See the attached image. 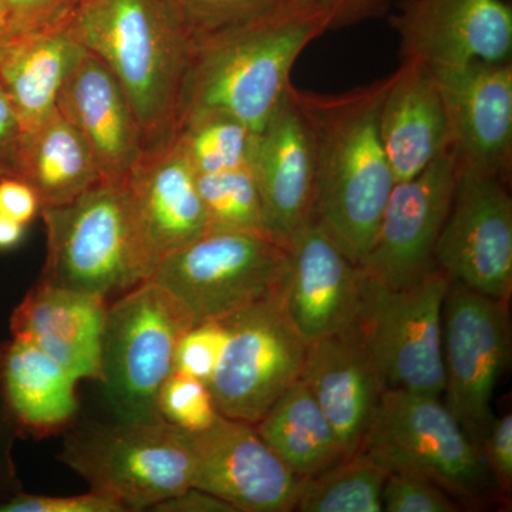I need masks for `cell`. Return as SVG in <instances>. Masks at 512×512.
Here are the masks:
<instances>
[{
	"mask_svg": "<svg viewBox=\"0 0 512 512\" xmlns=\"http://www.w3.org/2000/svg\"><path fill=\"white\" fill-rule=\"evenodd\" d=\"M328 30L316 6L282 0L254 19L194 40L175 134L208 114H224L259 133L288 94L298 57Z\"/></svg>",
	"mask_w": 512,
	"mask_h": 512,
	"instance_id": "1",
	"label": "cell"
},
{
	"mask_svg": "<svg viewBox=\"0 0 512 512\" xmlns=\"http://www.w3.org/2000/svg\"><path fill=\"white\" fill-rule=\"evenodd\" d=\"M390 79L392 73L338 94L292 87L315 138L312 222L359 265L372 249L396 185L379 124Z\"/></svg>",
	"mask_w": 512,
	"mask_h": 512,
	"instance_id": "2",
	"label": "cell"
},
{
	"mask_svg": "<svg viewBox=\"0 0 512 512\" xmlns=\"http://www.w3.org/2000/svg\"><path fill=\"white\" fill-rule=\"evenodd\" d=\"M72 28L123 87L146 148L174 138L194 40L170 0H77Z\"/></svg>",
	"mask_w": 512,
	"mask_h": 512,
	"instance_id": "3",
	"label": "cell"
},
{
	"mask_svg": "<svg viewBox=\"0 0 512 512\" xmlns=\"http://www.w3.org/2000/svg\"><path fill=\"white\" fill-rule=\"evenodd\" d=\"M46 261L39 282L107 302L147 281L126 181L103 180L67 204L43 208Z\"/></svg>",
	"mask_w": 512,
	"mask_h": 512,
	"instance_id": "4",
	"label": "cell"
},
{
	"mask_svg": "<svg viewBox=\"0 0 512 512\" xmlns=\"http://www.w3.org/2000/svg\"><path fill=\"white\" fill-rule=\"evenodd\" d=\"M63 434L60 461L128 512L153 511L192 487L187 431L163 419L74 420Z\"/></svg>",
	"mask_w": 512,
	"mask_h": 512,
	"instance_id": "5",
	"label": "cell"
},
{
	"mask_svg": "<svg viewBox=\"0 0 512 512\" xmlns=\"http://www.w3.org/2000/svg\"><path fill=\"white\" fill-rule=\"evenodd\" d=\"M362 451L389 473L436 485L464 510L505 501L483 454L440 396L384 390Z\"/></svg>",
	"mask_w": 512,
	"mask_h": 512,
	"instance_id": "6",
	"label": "cell"
},
{
	"mask_svg": "<svg viewBox=\"0 0 512 512\" xmlns=\"http://www.w3.org/2000/svg\"><path fill=\"white\" fill-rule=\"evenodd\" d=\"M194 325L183 303L153 279L107 305L101 332V386L114 417L160 420L158 393L174 370L175 352Z\"/></svg>",
	"mask_w": 512,
	"mask_h": 512,
	"instance_id": "7",
	"label": "cell"
},
{
	"mask_svg": "<svg viewBox=\"0 0 512 512\" xmlns=\"http://www.w3.org/2000/svg\"><path fill=\"white\" fill-rule=\"evenodd\" d=\"M289 247L266 235L210 229L165 256L150 279L178 299L194 323L224 320L284 295Z\"/></svg>",
	"mask_w": 512,
	"mask_h": 512,
	"instance_id": "8",
	"label": "cell"
},
{
	"mask_svg": "<svg viewBox=\"0 0 512 512\" xmlns=\"http://www.w3.org/2000/svg\"><path fill=\"white\" fill-rule=\"evenodd\" d=\"M224 323L227 340L208 387L222 416L255 424L302 379L309 343L286 311L284 295Z\"/></svg>",
	"mask_w": 512,
	"mask_h": 512,
	"instance_id": "9",
	"label": "cell"
},
{
	"mask_svg": "<svg viewBox=\"0 0 512 512\" xmlns=\"http://www.w3.org/2000/svg\"><path fill=\"white\" fill-rule=\"evenodd\" d=\"M450 284L437 266L404 288H386L367 276L359 325L386 390L444 393L443 305Z\"/></svg>",
	"mask_w": 512,
	"mask_h": 512,
	"instance_id": "10",
	"label": "cell"
},
{
	"mask_svg": "<svg viewBox=\"0 0 512 512\" xmlns=\"http://www.w3.org/2000/svg\"><path fill=\"white\" fill-rule=\"evenodd\" d=\"M511 360L508 302L451 281L443 305L447 407L481 451L493 397Z\"/></svg>",
	"mask_w": 512,
	"mask_h": 512,
	"instance_id": "11",
	"label": "cell"
},
{
	"mask_svg": "<svg viewBox=\"0 0 512 512\" xmlns=\"http://www.w3.org/2000/svg\"><path fill=\"white\" fill-rule=\"evenodd\" d=\"M507 181L457 170L456 188L434 261L450 281L510 303L512 198Z\"/></svg>",
	"mask_w": 512,
	"mask_h": 512,
	"instance_id": "12",
	"label": "cell"
},
{
	"mask_svg": "<svg viewBox=\"0 0 512 512\" xmlns=\"http://www.w3.org/2000/svg\"><path fill=\"white\" fill-rule=\"evenodd\" d=\"M456 181V158L448 150L416 177L394 185L372 249L360 264L370 279L386 288H404L436 268L434 251Z\"/></svg>",
	"mask_w": 512,
	"mask_h": 512,
	"instance_id": "13",
	"label": "cell"
},
{
	"mask_svg": "<svg viewBox=\"0 0 512 512\" xmlns=\"http://www.w3.org/2000/svg\"><path fill=\"white\" fill-rule=\"evenodd\" d=\"M446 110L457 170L510 183L512 63L468 62L430 67Z\"/></svg>",
	"mask_w": 512,
	"mask_h": 512,
	"instance_id": "14",
	"label": "cell"
},
{
	"mask_svg": "<svg viewBox=\"0 0 512 512\" xmlns=\"http://www.w3.org/2000/svg\"><path fill=\"white\" fill-rule=\"evenodd\" d=\"M192 487L224 498L238 512L292 511L301 477L259 436L254 424L218 417L204 431L187 433Z\"/></svg>",
	"mask_w": 512,
	"mask_h": 512,
	"instance_id": "15",
	"label": "cell"
},
{
	"mask_svg": "<svg viewBox=\"0 0 512 512\" xmlns=\"http://www.w3.org/2000/svg\"><path fill=\"white\" fill-rule=\"evenodd\" d=\"M390 25L402 60L429 67L511 62L512 8L505 0H400Z\"/></svg>",
	"mask_w": 512,
	"mask_h": 512,
	"instance_id": "16",
	"label": "cell"
},
{
	"mask_svg": "<svg viewBox=\"0 0 512 512\" xmlns=\"http://www.w3.org/2000/svg\"><path fill=\"white\" fill-rule=\"evenodd\" d=\"M292 87L274 116L255 134L249 160L266 225L286 247L311 224L316 191L315 138Z\"/></svg>",
	"mask_w": 512,
	"mask_h": 512,
	"instance_id": "17",
	"label": "cell"
},
{
	"mask_svg": "<svg viewBox=\"0 0 512 512\" xmlns=\"http://www.w3.org/2000/svg\"><path fill=\"white\" fill-rule=\"evenodd\" d=\"M365 269L315 224L289 242L286 311L306 342L328 338L355 325L365 305Z\"/></svg>",
	"mask_w": 512,
	"mask_h": 512,
	"instance_id": "18",
	"label": "cell"
},
{
	"mask_svg": "<svg viewBox=\"0 0 512 512\" xmlns=\"http://www.w3.org/2000/svg\"><path fill=\"white\" fill-rule=\"evenodd\" d=\"M124 181L151 275L210 229L197 174L175 137L146 148Z\"/></svg>",
	"mask_w": 512,
	"mask_h": 512,
	"instance_id": "19",
	"label": "cell"
},
{
	"mask_svg": "<svg viewBox=\"0 0 512 512\" xmlns=\"http://www.w3.org/2000/svg\"><path fill=\"white\" fill-rule=\"evenodd\" d=\"M302 379L328 417L346 456L360 453L386 387L359 320L309 343Z\"/></svg>",
	"mask_w": 512,
	"mask_h": 512,
	"instance_id": "20",
	"label": "cell"
},
{
	"mask_svg": "<svg viewBox=\"0 0 512 512\" xmlns=\"http://www.w3.org/2000/svg\"><path fill=\"white\" fill-rule=\"evenodd\" d=\"M57 110L86 141L103 180H126L146 143L123 87L89 50L64 82Z\"/></svg>",
	"mask_w": 512,
	"mask_h": 512,
	"instance_id": "21",
	"label": "cell"
},
{
	"mask_svg": "<svg viewBox=\"0 0 512 512\" xmlns=\"http://www.w3.org/2000/svg\"><path fill=\"white\" fill-rule=\"evenodd\" d=\"M109 302L37 281L12 313L13 338L56 360L79 382L101 383V332Z\"/></svg>",
	"mask_w": 512,
	"mask_h": 512,
	"instance_id": "22",
	"label": "cell"
},
{
	"mask_svg": "<svg viewBox=\"0 0 512 512\" xmlns=\"http://www.w3.org/2000/svg\"><path fill=\"white\" fill-rule=\"evenodd\" d=\"M379 124L396 183L416 177L450 150L446 110L429 66L402 60L384 94Z\"/></svg>",
	"mask_w": 512,
	"mask_h": 512,
	"instance_id": "23",
	"label": "cell"
},
{
	"mask_svg": "<svg viewBox=\"0 0 512 512\" xmlns=\"http://www.w3.org/2000/svg\"><path fill=\"white\" fill-rule=\"evenodd\" d=\"M77 380L26 340L0 345V409L19 437L64 433L76 420Z\"/></svg>",
	"mask_w": 512,
	"mask_h": 512,
	"instance_id": "24",
	"label": "cell"
},
{
	"mask_svg": "<svg viewBox=\"0 0 512 512\" xmlns=\"http://www.w3.org/2000/svg\"><path fill=\"white\" fill-rule=\"evenodd\" d=\"M86 52L72 28V16L15 36L3 49L0 86L12 101L25 133L55 113L64 82Z\"/></svg>",
	"mask_w": 512,
	"mask_h": 512,
	"instance_id": "25",
	"label": "cell"
},
{
	"mask_svg": "<svg viewBox=\"0 0 512 512\" xmlns=\"http://www.w3.org/2000/svg\"><path fill=\"white\" fill-rule=\"evenodd\" d=\"M18 177L36 191L42 210L67 204L103 181L86 141L59 110L23 136Z\"/></svg>",
	"mask_w": 512,
	"mask_h": 512,
	"instance_id": "26",
	"label": "cell"
},
{
	"mask_svg": "<svg viewBox=\"0 0 512 512\" xmlns=\"http://www.w3.org/2000/svg\"><path fill=\"white\" fill-rule=\"evenodd\" d=\"M254 426L298 477L313 476L346 457L332 424L303 379L286 390Z\"/></svg>",
	"mask_w": 512,
	"mask_h": 512,
	"instance_id": "27",
	"label": "cell"
},
{
	"mask_svg": "<svg viewBox=\"0 0 512 512\" xmlns=\"http://www.w3.org/2000/svg\"><path fill=\"white\" fill-rule=\"evenodd\" d=\"M389 471L365 451L301 478L293 501L296 512H382Z\"/></svg>",
	"mask_w": 512,
	"mask_h": 512,
	"instance_id": "28",
	"label": "cell"
},
{
	"mask_svg": "<svg viewBox=\"0 0 512 512\" xmlns=\"http://www.w3.org/2000/svg\"><path fill=\"white\" fill-rule=\"evenodd\" d=\"M175 140L195 174H214L248 167L255 133L232 117L208 114L183 124Z\"/></svg>",
	"mask_w": 512,
	"mask_h": 512,
	"instance_id": "29",
	"label": "cell"
},
{
	"mask_svg": "<svg viewBox=\"0 0 512 512\" xmlns=\"http://www.w3.org/2000/svg\"><path fill=\"white\" fill-rule=\"evenodd\" d=\"M197 185L210 229L274 238L266 225L264 205L249 165L221 173L197 174Z\"/></svg>",
	"mask_w": 512,
	"mask_h": 512,
	"instance_id": "30",
	"label": "cell"
},
{
	"mask_svg": "<svg viewBox=\"0 0 512 512\" xmlns=\"http://www.w3.org/2000/svg\"><path fill=\"white\" fill-rule=\"evenodd\" d=\"M158 414L187 433L210 429L221 416L208 384L173 370L158 393Z\"/></svg>",
	"mask_w": 512,
	"mask_h": 512,
	"instance_id": "31",
	"label": "cell"
},
{
	"mask_svg": "<svg viewBox=\"0 0 512 512\" xmlns=\"http://www.w3.org/2000/svg\"><path fill=\"white\" fill-rule=\"evenodd\" d=\"M282 0H170L192 40L247 22Z\"/></svg>",
	"mask_w": 512,
	"mask_h": 512,
	"instance_id": "32",
	"label": "cell"
},
{
	"mask_svg": "<svg viewBox=\"0 0 512 512\" xmlns=\"http://www.w3.org/2000/svg\"><path fill=\"white\" fill-rule=\"evenodd\" d=\"M227 340L224 320L194 323L180 339L175 352L174 369L210 383Z\"/></svg>",
	"mask_w": 512,
	"mask_h": 512,
	"instance_id": "33",
	"label": "cell"
},
{
	"mask_svg": "<svg viewBox=\"0 0 512 512\" xmlns=\"http://www.w3.org/2000/svg\"><path fill=\"white\" fill-rule=\"evenodd\" d=\"M383 511L460 512L463 505L446 491L420 478L389 473L383 485Z\"/></svg>",
	"mask_w": 512,
	"mask_h": 512,
	"instance_id": "34",
	"label": "cell"
},
{
	"mask_svg": "<svg viewBox=\"0 0 512 512\" xmlns=\"http://www.w3.org/2000/svg\"><path fill=\"white\" fill-rule=\"evenodd\" d=\"M0 512H127L110 495L90 490L80 495H35L19 493L0 504Z\"/></svg>",
	"mask_w": 512,
	"mask_h": 512,
	"instance_id": "35",
	"label": "cell"
},
{
	"mask_svg": "<svg viewBox=\"0 0 512 512\" xmlns=\"http://www.w3.org/2000/svg\"><path fill=\"white\" fill-rule=\"evenodd\" d=\"M485 464L497 487L498 493L507 501L512 490V416L505 413L494 417L485 434L481 447Z\"/></svg>",
	"mask_w": 512,
	"mask_h": 512,
	"instance_id": "36",
	"label": "cell"
},
{
	"mask_svg": "<svg viewBox=\"0 0 512 512\" xmlns=\"http://www.w3.org/2000/svg\"><path fill=\"white\" fill-rule=\"evenodd\" d=\"M16 35L47 28L72 16L77 0H0Z\"/></svg>",
	"mask_w": 512,
	"mask_h": 512,
	"instance_id": "37",
	"label": "cell"
},
{
	"mask_svg": "<svg viewBox=\"0 0 512 512\" xmlns=\"http://www.w3.org/2000/svg\"><path fill=\"white\" fill-rule=\"evenodd\" d=\"M325 13L329 30L350 28L367 20L383 18L394 0H305Z\"/></svg>",
	"mask_w": 512,
	"mask_h": 512,
	"instance_id": "38",
	"label": "cell"
},
{
	"mask_svg": "<svg viewBox=\"0 0 512 512\" xmlns=\"http://www.w3.org/2000/svg\"><path fill=\"white\" fill-rule=\"evenodd\" d=\"M23 136L15 107L0 86V178L18 177Z\"/></svg>",
	"mask_w": 512,
	"mask_h": 512,
	"instance_id": "39",
	"label": "cell"
},
{
	"mask_svg": "<svg viewBox=\"0 0 512 512\" xmlns=\"http://www.w3.org/2000/svg\"><path fill=\"white\" fill-rule=\"evenodd\" d=\"M42 205L36 191L20 177L0 178V212L28 225L40 215Z\"/></svg>",
	"mask_w": 512,
	"mask_h": 512,
	"instance_id": "40",
	"label": "cell"
},
{
	"mask_svg": "<svg viewBox=\"0 0 512 512\" xmlns=\"http://www.w3.org/2000/svg\"><path fill=\"white\" fill-rule=\"evenodd\" d=\"M18 437L15 427L0 409V504L23 491L13 457V448Z\"/></svg>",
	"mask_w": 512,
	"mask_h": 512,
	"instance_id": "41",
	"label": "cell"
},
{
	"mask_svg": "<svg viewBox=\"0 0 512 512\" xmlns=\"http://www.w3.org/2000/svg\"><path fill=\"white\" fill-rule=\"evenodd\" d=\"M153 511L160 512H238L224 498L207 493L200 488L190 487L177 497L168 498L154 507Z\"/></svg>",
	"mask_w": 512,
	"mask_h": 512,
	"instance_id": "42",
	"label": "cell"
},
{
	"mask_svg": "<svg viewBox=\"0 0 512 512\" xmlns=\"http://www.w3.org/2000/svg\"><path fill=\"white\" fill-rule=\"evenodd\" d=\"M26 225L0 212V251L15 248L25 235Z\"/></svg>",
	"mask_w": 512,
	"mask_h": 512,
	"instance_id": "43",
	"label": "cell"
},
{
	"mask_svg": "<svg viewBox=\"0 0 512 512\" xmlns=\"http://www.w3.org/2000/svg\"><path fill=\"white\" fill-rule=\"evenodd\" d=\"M16 35L15 30L12 28V23L6 15L5 9H3L2 3H0V53L3 52L10 40Z\"/></svg>",
	"mask_w": 512,
	"mask_h": 512,
	"instance_id": "44",
	"label": "cell"
}]
</instances>
